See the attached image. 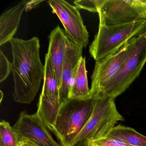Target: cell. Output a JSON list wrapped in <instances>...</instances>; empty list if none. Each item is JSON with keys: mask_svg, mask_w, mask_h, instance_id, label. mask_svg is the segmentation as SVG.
Returning <instances> with one entry per match:
<instances>
[{"mask_svg": "<svg viewBox=\"0 0 146 146\" xmlns=\"http://www.w3.org/2000/svg\"><path fill=\"white\" fill-rule=\"evenodd\" d=\"M10 42L13 55V99L18 103L30 104L40 90L45 72V66L40 58V40L36 36L28 40L13 38Z\"/></svg>", "mask_w": 146, "mask_h": 146, "instance_id": "6da1fadb", "label": "cell"}, {"mask_svg": "<svg viewBox=\"0 0 146 146\" xmlns=\"http://www.w3.org/2000/svg\"><path fill=\"white\" fill-rule=\"evenodd\" d=\"M95 100L91 116L68 146H89L93 141L106 137L116 124L125 120L117 110L114 99L106 97Z\"/></svg>", "mask_w": 146, "mask_h": 146, "instance_id": "7a4b0ae2", "label": "cell"}, {"mask_svg": "<svg viewBox=\"0 0 146 146\" xmlns=\"http://www.w3.org/2000/svg\"><path fill=\"white\" fill-rule=\"evenodd\" d=\"M146 31V20L112 27L99 25L98 32L89 46V52L96 61H100L117 52Z\"/></svg>", "mask_w": 146, "mask_h": 146, "instance_id": "3957f363", "label": "cell"}, {"mask_svg": "<svg viewBox=\"0 0 146 146\" xmlns=\"http://www.w3.org/2000/svg\"><path fill=\"white\" fill-rule=\"evenodd\" d=\"M95 101L91 98L73 99L60 105L56 119V137L62 146H68L85 126Z\"/></svg>", "mask_w": 146, "mask_h": 146, "instance_id": "277c9868", "label": "cell"}, {"mask_svg": "<svg viewBox=\"0 0 146 146\" xmlns=\"http://www.w3.org/2000/svg\"><path fill=\"white\" fill-rule=\"evenodd\" d=\"M146 63V31L135 37L126 60L118 73L105 89L102 98L115 100L139 76Z\"/></svg>", "mask_w": 146, "mask_h": 146, "instance_id": "5b68a950", "label": "cell"}, {"mask_svg": "<svg viewBox=\"0 0 146 146\" xmlns=\"http://www.w3.org/2000/svg\"><path fill=\"white\" fill-rule=\"evenodd\" d=\"M98 13L99 25H125L146 20V5L144 0H102Z\"/></svg>", "mask_w": 146, "mask_h": 146, "instance_id": "8992f818", "label": "cell"}, {"mask_svg": "<svg viewBox=\"0 0 146 146\" xmlns=\"http://www.w3.org/2000/svg\"><path fill=\"white\" fill-rule=\"evenodd\" d=\"M44 66L43 86L36 112L48 130L57 137L56 122L60 108L59 90L51 58L47 53L45 56Z\"/></svg>", "mask_w": 146, "mask_h": 146, "instance_id": "52a82bcc", "label": "cell"}, {"mask_svg": "<svg viewBox=\"0 0 146 146\" xmlns=\"http://www.w3.org/2000/svg\"><path fill=\"white\" fill-rule=\"evenodd\" d=\"M133 39L117 52L108 55L100 61H96L91 76L90 98L101 99L105 89L118 73L126 60Z\"/></svg>", "mask_w": 146, "mask_h": 146, "instance_id": "ba28073f", "label": "cell"}, {"mask_svg": "<svg viewBox=\"0 0 146 146\" xmlns=\"http://www.w3.org/2000/svg\"><path fill=\"white\" fill-rule=\"evenodd\" d=\"M48 5L59 19L65 31L78 45L86 48L89 35L84 24L79 9L64 0H49Z\"/></svg>", "mask_w": 146, "mask_h": 146, "instance_id": "9c48e42d", "label": "cell"}, {"mask_svg": "<svg viewBox=\"0 0 146 146\" xmlns=\"http://www.w3.org/2000/svg\"><path fill=\"white\" fill-rule=\"evenodd\" d=\"M13 128L18 140L25 137L39 146H62L54 139L37 112L30 114L21 112Z\"/></svg>", "mask_w": 146, "mask_h": 146, "instance_id": "30bf717a", "label": "cell"}, {"mask_svg": "<svg viewBox=\"0 0 146 146\" xmlns=\"http://www.w3.org/2000/svg\"><path fill=\"white\" fill-rule=\"evenodd\" d=\"M66 34L67 46L61 74V86L59 90L60 106L70 100L72 88L78 63L83 57L84 48L77 44L69 35L66 33Z\"/></svg>", "mask_w": 146, "mask_h": 146, "instance_id": "8fae6325", "label": "cell"}, {"mask_svg": "<svg viewBox=\"0 0 146 146\" xmlns=\"http://www.w3.org/2000/svg\"><path fill=\"white\" fill-rule=\"evenodd\" d=\"M47 53L51 58L59 90L61 86V74L67 46V36L65 30L58 25L48 36Z\"/></svg>", "mask_w": 146, "mask_h": 146, "instance_id": "7c38bea8", "label": "cell"}, {"mask_svg": "<svg viewBox=\"0 0 146 146\" xmlns=\"http://www.w3.org/2000/svg\"><path fill=\"white\" fill-rule=\"evenodd\" d=\"M29 1L24 0L0 17V46L14 38L17 31L23 12L26 10Z\"/></svg>", "mask_w": 146, "mask_h": 146, "instance_id": "4fadbf2b", "label": "cell"}, {"mask_svg": "<svg viewBox=\"0 0 146 146\" xmlns=\"http://www.w3.org/2000/svg\"><path fill=\"white\" fill-rule=\"evenodd\" d=\"M88 84L85 58L82 57L79 61L72 88L70 100L90 98Z\"/></svg>", "mask_w": 146, "mask_h": 146, "instance_id": "5bb4252c", "label": "cell"}, {"mask_svg": "<svg viewBox=\"0 0 146 146\" xmlns=\"http://www.w3.org/2000/svg\"><path fill=\"white\" fill-rule=\"evenodd\" d=\"M106 137L132 146H146V137L134 129L119 125L114 126Z\"/></svg>", "mask_w": 146, "mask_h": 146, "instance_id": "9a60e30c", "label": "cell"}, {"mask_svg": "<svg viewBox=\"0 0 146 146\" xmlns=\"http://www.w3.org/2000/svg\"><path fill=\"white\" fill-rule=\"evenodd\" d=\"M18 140L13 126L5 119L0 123V146H18Z\"/></svg>", "mask_w": 146, "mask_h": 146, "instance_id": "2e32d148", "label": "cell"}, {"mask_svg": "<svg viewBox=\"0 0 146 146\" xmlns=\"http://www.w3.org/2000/svg\"><path fill=\"white\" fill-rule=\"evenodd\" d=\"M12 72V64L1 50L0 51V82L5 81Z\"/></svg>", "mask_w": 146, "mask_h": 146, "instance_id": "e0dca14e", "label": "cell"}, {"mask_svg": "<svg viewBox=\"0 0 146 146\" xmlns=\"http://www.w3.org/2000/svg\"><path fill=\"white\" fill-rule=\"evenodd\" d=\"M102 1V0H81L75 1L73 3L79 10L84 9L90 12L98 13Z\"/></svg>", "mask_w": 146, "mask_h": 146, "instance_id": "ac0fdd59", "label": "cell"}, {"mask_svg": "<svg viewBox=\"0 0 146 146\" xmlns=\"http://www.w3.org/2000/svg\"><path fill=\"white\" fill-rule=\"evenodd\" d=\"M89 146H132L117 140L108 138L103 137L93 141Z\"/></svg>", "mask_w": 146, "mask_h": 146, "instance_id": "d6986e66", "label": "cell"}, {"mask_svg": "<svg viewBox=\"0 0 146 146\" xmlns=\"http://www.w3.org/2000/svg\"><path fill=\"white\" fill-rule=\"evenodd\" d=\"M18 146H39L35 143L26 137H22L18 140Z\"/></svg>", "mask_w": 146, "mask_h": 146, "instance_id": "ffe728a7", "label": "cell"}, {"mask_svg": "<svg viewBox=\"0 0 146 146\" xmlns=\"http://www.w3.org/2000/svg\"><path fill=\"white\" fill-rule=\"evenodd\" d=\"M43 1H28L25 11L28 12L30 11L36 7L40 3Z\"/></svg>", "mask_w": 146, "mask_h": 146, "instance_id": "44dd1931", "label": "cell"}, {"mask_svg": "<svg viewBox=\"0 0 146 146\" xmlns=\"http://www.w3.org/2000/svg\"><path fill=\"white\" fill-rule=\"evenodd\" d=\"M3 93H2V91H1V101H2V98H3Z\"/></svg>", "mask_w": 146, "mask_h": 146, "instance_id": "7402d4cb", "label": "cell"}, {"mask_svg": "<svg viewBox=\"0 0 146 146\" xmlns=\"http://www.w3.org/2000/svg\"><path fill=\"white\" fill-rule=\"evenodd\" d=\"M144 3L146 5V0H144Z\"/></svg>", "mask_w": 146, "mask_h": 146, "instance_id": "603a6c76", "label": "cell"}]
</instances>
